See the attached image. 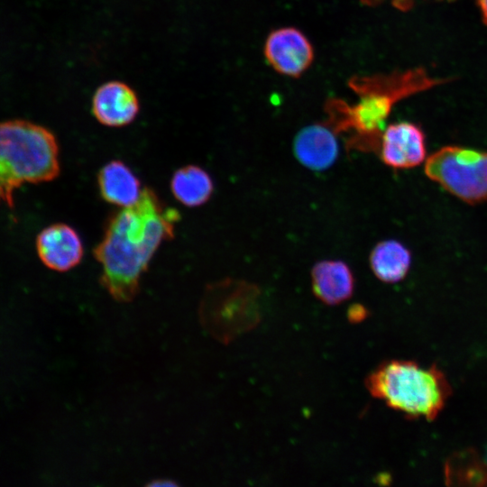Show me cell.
<instances>
[{"label": "cell", "mask_w": 487, "mask_h": 487, "mask_svg": "<svg viewBox=\"0 0 487 487\" xmlns=\"http://www.w3.org/2000/svg\"><path fill=\"white\" fill-rule=\"evenodd\" d=\"M366 5H374L379 4L385 0H362ZM393 6L396 8L401 10V11H407L409 10L413 3V0H388Z\"/></svg>", "instance_id": "e0dca14e"}, {"label": "cell", "mask_w": 487, "mask_h": 487, "mask_svg": "<svg viewBox=\"0 0 487 487\" xmlns=\"http://www.w3.org/2000/svg\"><path fill=\"white\" fill-rule=\"evenodd\" d=\"M97 188L106 202L120 207L133 205L143 189L132 169L120 160H113L100 169Z\"/></svg>", "instance_id": "4fadbf2b"}, {"label": "cell", "mask_w": 487, "mask_h": 487, "mask_svg": "<svg viewBox=\"0 0 487 487\" xmlns=\"http://www.w3.org/2000/svg\"><path fill=\"white\" fill-rule=\"evenodd\" d=\"M337 135L326 122L303 127L294 137L293 153L309 170H327L338 157Z\"/></svg>", "instance_id": "8fae6325"}, {"label": "cell", "mask_w": 487, "mask_h": 487, "mask_svg": "<svg viewBox=\"0 0 487 487\" xmlns=\"http://www.w3.org/2000/svg\"><path fill=\"white\" fill-rule=\"evenodd\" d=\"M443 81L420 68L385 76L353 78L349 85L359 100L349 106L341 99H329L326 105V123L337 134L353 133L347 142L349 149L377 152L394 105Z\"/></svg>", "instance_id": "7a4b0ae2"}, {"label": "cell", "mask_w": 487, "mask_h": 487, "mask_svg": "<svg viewBox=\"0 0 487 487\" xmlns=\"http://www.w3.org/2000/svg\"><path fill=\"white\" fill-rule=\"evenodd\" d=\"M91 111L101 124L124 127L133 123L138 115L140 101L128 84L112 80L96 88L92 96Z\"/></svg>", "instance_id": "30bf717a"}, {"label": "cell", "mask_w": 487, "mask_h": 487, "mask_svg": "<svg viewBox=\"0 0 487 487\" xmlns=\"http://www.w3.org/2000/svg\"><path fill=\"white\" fill-rule=\"evenodd\" d=\"M149 486H176L177 482L169 479H157L148 483Z\"/></svg>", "instance_id": "ac0fdd59"}, {"label": "cell", "mask_w": 487, "mask_h": 487, "mask_svg": "<svg viewBox=\"0 0 487 487\" xmlns=\"http://www.w3.org/2000/svg\"><path fill=\"white\" fill-rule=\"evenodd\" d=\"M36 251L41 262L60 272L78 266L84 256V246L78 233L63 223L51 225L36 238Z\"/></svg>", "instance_id": "9c48e42d"}, {"label": "cell", "mask_w": 487, "mask_h": 487, "mask_svg": "<svg viewBox=\"0 0 487 487\" xmlns=\"http://www.w3.org/2000/svg\"><path fill=\"white\" fill-rule=\"evenodd\" d=\"M369 393L407 418L435 419L452 390L436 365L422 366L408 360H391L378 365L365 379Z\"/></svg>", "instance_id": "277c9868"}, {"label": "cell", "mask_w": 487, "mask_h": 487, "mask_svg": "<svg viewBox=\"0 0 487 487\" xmlns=\"http://www.w3.org/2000/svg\"><path fill=\"white\" fill-rule=\"evenodd\" d=\"M482 20L487 24V0H477Z\"/></svg>", "instance_id": "d6986e66"}, {"label": "cell", "mask_w": 487, "mask_h": 487, "mask_svg": "<svg viewBox=\"0 0 487 487\" xmlns=\"http://www.w3.org/2000/svg\"><path fill=\"white\" fill-rule=\"evenodd\" d=\"M179 220V211L148 187L133 205L109 216L94 257L101 267L100 284L114 299L127 303L136 297L153 255L174 237Z\"/></svg>", "instance_id": "6da1fadb"}, {"label": "cell", "mask_w": 487, "mask_h": 487, "mask_svg": "<svg viewBox=\"0 0 487 487\" xmlns=\"http://www.w3.org/2000/svg\"><path fill=\"white\" fill-rule=\"evenodd\" d=\"M367 315H368L367 309L360 304L352 305L349 308L348 312H347L348 319L351 322L362 321L365 319Z\"/></svg>", "instance_id": "2e32d148"}, {"label": "cell", "mask_w": 487, "mask_h": 487, "mask_svg": "<svg viewBox=\"0 0 487 487\" xmlns=\"http://www.w3.org/2000/svg\"><path fill=\"white\" fill-rule=\"evenodd\" d=\"M174 198L188 207L206 204L214 192L211 176L201 167L186 165L178 169L170 179Z\"/></svg>", "instance_id": "9a60e30c"}, {"label": "cell", "mask_w": 487, "mask_h": 487, "mask_svg": "<svg viewBox=\"0 0 487 487\" xmlns=\"http://www.w3.org/2000/svg\"><path fill=\"white\" fill-rule=\"evenodd\" d=\"M411 253L397 240L378 243L371 251L369 263L377 279L386 283L402 280L411 266Z\"/></svg>", "instance_id": "5bb4252c"}, {"label": "cell", "mask_w": 487, "mask_h": 487, "mask_svg": "<svg viewBox=\"0 0 487 487\" xmlns=\"http://www.w3.org/2000/svg\"><path fill=\"white\" fill-rule=\"evenodd\" d=\"M59 157L58 140L49 129L23 120L0 123V204L13 208L16 188L55 179Z\"/></svg>", "instance_id": "3957f363"}, {"label": "cell", "mask_w": 487, "mask_h": 487, "mask_svg": "<svg viewBox=\"0 0 487 487\" xmlns=\"http://www.w3.org/2000/svg\"><path fill=\"white\" fill-rule=\"evenodd\" d=\"M377 153L393 170L418 167L427 158L425 133L411 122L391 124L381 133Z\"/></svg>", "instance_id": "52a82bcc"}, {"label": "cell", "mask_w": 487, "mask_h": 487, "mask_svg": "<svg viewBox=\"0 0 487 487\" xmlns=\"http://www.w3.org/2000/svg\"><path fill=\"white\" fill-rule=\"evenodd\" d=\"M264 55L280 74L299 77L312 63L313 47L298 29L284 27L271 32L264 44Z\"/></svg>", "instance_id": "ba28073f"}, {"label": "cell", "mask_w": 487, "mask_h": 487, "mask_svg": "<svg viewBox=\"0 0 487 487\" xmlns=\"http://www.w3.org/2000/svg\"><path fill=\"white\" fill-rule=\"evenodd\" d=\"M424 172L464 203L487 202V150L443 146L427 158Z\"/></svg>", "instance_id": "8992f818"}, {"label": "cell", "mask_w": 487, "mask_h": 487, "mask_svg": "<svg viewBox=\"0 0 487 487\" xmlns=\"http://www.w3.org/2000/svg\"><path fill=\"white\" fill-rule=\"evenodd\" d=\"M258 294L255 286L241 280L227 279L207 285L198 310L202 326L218 341L231 342L259 322Z\"/></svg>", "instance_id": "5b68a950"}, {"label": "cell", "mask_w": 487, "mask_h": 487, "mask_svg": "<svg viewBox=\"0 0 487 487\" xmlns=\"http://www.w3.org/2000/svg\"><path fill=\"white\" fill-rule=\"evenodd\" d=\"M311 287L316 298L335 306L349 299L354 289L350 267L340 260L317 262L311 270Z\"/></svg>", "instance_id": "7c38bea8"}]
</instances>
